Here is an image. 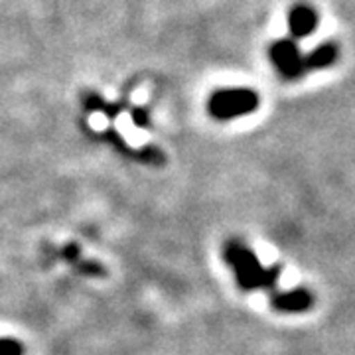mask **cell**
Returning a JSON list of instances; mask_svg holds the SVG:
<instances>
[{"mask_svg": "<svg viewBox=\"0 0 355 355\" xmlns=\"http://www.w3.org/2000/svg\"><path fill=\"white\" fill-rule=\"evenodd\" d=\"M223 259L231 266L241 291L253 292L261 291V288L268 291V288H275L279 284L280 272H282L280 265L265 268L261 265V261L257 259V254L253 253V249H249L245 243L237 241V239H231V241L225 243Z\"/></svg>", "mask_w": 355, "mask_h": 355, "instance_id": "1", "label": "cell"}, {"mask_svg": "<svg viewBox=\"0 0 355 355\" xmlns=\"http://www.w3.org/2000/svg\"><path fill=\"white\" fill-rule=\"evenodd\" d=\"M261 99L253 89H219L209 97L207 111L217 121H231L254 113Z\"/></svg>", "mask_w": 355, "mask_h": 355, "instance_id": "2", "label": "cell"}, {"mask_svg": "<svg viewBox=\"0 0 355 355\" xmlns=\"http://www.w3.org/2000/svg\"><path fill=\"white\" fill-rule=\"evenodd\" d=\"M268 55H270L272 65L277 67V71L286 81H296V79L306 76L304 53H300L296 40L282 38L272 42L268 48Z\"/></svg>", "mask_w": 355, "mask_h": 355, "instance_id": "3", "label": "cell"}, {"mask_svg": "<svg viewBox=\"0 0 355 355\" xmlns=\"http://www.w3.org/2000/svg\"><path fill=\"white\" fill-rule=\"evenodd\" d=\"M314 292L308 288H294V291L277 292L270 298V306L282 314H302L314 308Z\"/></svg>", "mask_w": 355, "mask_h": 355, "instance_id": "4", "label": "cell"}, {"mask_svg": "<svg viewBox=\"0 0 355 355\" xmlns=\"http://www.w3.org/2000/svg\"><path fill=\"white\" fill-rule=\"evenodd\" d=\"M318 26V14L308 4H296L288 12V32L292 40L308 38Z\"/></svg>", "mask_w": 355, "mask_h": 355, "instance_id": "5", "label": "cell"}, {"mask_svg": "<svg viewBox=\"0 0 355 355\" xmlns=\"http://www.w3.org/2000/svg\"><path fill=\"white\" fill-rule=\"evenodd\" d=\"M338 46L331 44V42H324V44H318L314 50H310L304 55V67L306 73L310 71H316V69H326L334 65V62L338 60Z\"/></svg>", "mask_w": 355, "mask_h": 355, "instance_id": "6", "label": "cell"}, {"mask_svg": "<svg viewBox=\"0 0 355 355\" xmlns=\"http://www.w3.org/2000/svg\"><path fill=\"white\" fill-rule=\"evenodd\" d=\"M83 105H85L87 111H99V113H105L107 116H116L121 113V105H109V103L103 101L97 93H85Z\"/></svg>", "mask_w": 355, "mask_h": 355, "instance_id": "7", "label": "cell"}, {"mask_svg": "<svg viewBox=\"0 0 355 355\" xmlns=\"http://www.w3.org/2000/svg\"><path fill=\"white\" fill-rule=\"evenodd\" d=\"M24 349L22 345L16 342V340H10V338H0V355H22Z\"/></svg>", "mask_w": 355, "mask_h": 355, "instance_id": "8", "label": "cell"}, {"mask_svg": "<svg viewBox=\"0 0 355 355\" xmlns=\"http://www.w3.org/2000/svg\"><path fill=\"white\" fill-rule=\"evenodd\" d=\"M132 121L142 128L148 127V114H146V111H142V109H132Z\"/></svg>", "mask_w": 355, "mask_h": 355, "instance_id": "9", "label": "cell"}]
</instances>
